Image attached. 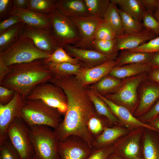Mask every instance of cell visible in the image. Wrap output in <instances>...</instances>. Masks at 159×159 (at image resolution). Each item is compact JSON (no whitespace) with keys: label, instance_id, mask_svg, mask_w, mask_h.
<instances>
[{"label":"cell","instance_id":"cell-1","mask_svg":"<svg viewBox=\"0 0 159 159\" xmlns=\"http://www.w3.org/2000/svg\"><path fill=\"white\" fill-rule=\"evenodd\" d=\"M49 82L61 87L67 98V108L64 119L54 131L59 142L70 136H78L93 149L94 137L89 131L88 122L97 113L86 88L75 76H53Z\"/></svg>","mask_w":159,"mask_h":159},{"label":"cell","instance_id":"cell-2","mask_svg":"<svg viewBox=\"0 0 159 159\" xmlns=\"http://www.w3.org/2000/svg\"><path fill=\"white\" fill-rule=\"evenodd\" d=\"M9 66V72L0 82V85L15 90L26 98L35 86L48 82L52 76L43 59Z\"/></svg>","mask_w":159,"mask_h":159},{"label":"cell","instance_id":"cell-3","mask_svg":"<svg viewBox=\"0 0 159 159\" xmlns=\"http://www.w3.org/2000/svg\"><path fill=\"white\" fill-rule=\"evenodd\" d=\"M51 54L37 48L32 40L22 33L5 50L0 59L7 66L49 58Z\"/></svg>","mask_w":159,"mask_h":159},{"label":"cell","instance_id":"cell-4","mask_svg":"<svg viewBox=\"0 0 159 159\" xmlns=\"http://www.w3.org/2000/svg\"><path fill=\"white\" fill-rule=\"evenodd\" d=\"M63 115L57 109L38 100L26 99L21 110V118L29 127L43 125L54 129L62 121Z\"/></svg>","mask_w":159,"mask_h":159},{"label":"cell","instance_id":"cell-5","mask_svg":"<svg viewBox=\"0 0 159 159\" xmlns=\"http://www.w3.org/2000/svg\"><path fill=\"white\" fill-rule=\"evenodd\" d=\"M29 130L35 153L33 159H59V141L54 130L43 125L29 127Z\"/></svg>","mask_w":159,"mask_h":159},{"label":"cell","instance_id":"cell-6","mask_svg":"<svg viewBox=\"0 0 159 159\" xmlns=\"http://www.w3.org/2000/svg\"><path fill=\"white\" fill-rule=\"evenodd\" d=\"M149 78L148 73H145L124 79L121 87L117 91L104 96L125 107L133 115L139 103V87L142 83Z\"/></svg>","mask_w":159,"mask_h":159},{"label":"cell","instance_id":"cell-7","mask_svg":"<svg viewBox=\"0 0 159 159\" xmlns=\"http://www.w3.org/2000/svg\"><path fill=\"white\" fill-rule=\"evenodd\" d=\"M48 15L53 37L59 47L64 48L66 44L74 45L79 42L80 38L79 31L70 18L56 9Z\"/></svg>","mask_w":159,"mask_h":159},{"label":"cell","instance_id":"cell-8","mask_svg":"<svg viewBox=\"0 0 159 159\" xmlns=\"http://www.w3.org/2000/svg\"><path fill=\"white\" fill-rule=\"evenodd\" d=\"M27 100H40L49 106L58 110L64 115L67 108V96L62 89L52 83H39L30 91Z\"/></svg>","mask_w":159,"mask_h":159},{"label":"cell","instance_id":"cell-9","mask_svg":"<svg viewBox=\"0 0 159 159\" xmlns=\"http://www.w3.org/2000/svg\"><path fill=\"white\" fill-rule=\"evenodd\" d=\"M7 134L21 159H33L35 153L30 137L29 127L21 117L16 118L11 122Z\"/></svg>","mask_w":159,"mask_h":159},{"label":"cell","instance_id":"cell-10","mask_svg":"<svg viewBox=\"0 0 159 159\" xmlns=\"http://www.w3.org/2000/svg\"><path fill=\"white\" fill-rule=\"evenodd\" d=\"M145 127L131 130L113 144L114 153L122 159L143 158L142 138Z\"/></svg>","mask_w":159,"mask_h":159},{"label":"cell","instance_id":"cell-11","mask_svg":"<svg viewBox=\"0 0 159 159\" xmlns=\"http://www.w3.org/2000/svg\"><path fill=\"white\" fill-rule=\"evenodd\" d=\"M81 138L72 135L58 142L57 151L59 159H88L93 150Z\"/></svg>","mask_w":159,"mask_h":159},{"label":"cell","instance_id":"cell-12","mask_svg":"<svg viewBox=\"0 0 159 159\" xmlns=\"http://www.w3.org/2000/svg\"><path fill=\"white\" fill-rule=\"evenodd\" d=\"M69 18L77 28L80 36L79 42L73 46L81 49H93L92 44L97 29L104 19L92 16Z\"/></svg>","mask_w":159,"mask_h":159},{"label":"cell","instance_id":"cell-13","mask_svg":"<svg viewBox=\"0 0 159 159\" xmlns=\"http://www.w3.org/2000/svg\"><path fill=\"white\" fill-rule=\"evenodd\" d=\"M26 98L16 92L13 99L8 103L0 104V145L8 138V127L14 119L21 117V110Z\"/></svg>","mask_w":159,"mask_h":159},{"label":"cell","instance_id":"cell-14","mask_svg":"<svg viewBox=\"0 0 159 159\" xmlns=\"http://www.w3.org/2000/svg\"><path fill=\"white\" fill-rule=\"evenodd\" d=\"M139 103L133 115L137 118L147 113L159 99V84L149 78L138 89Z\"/></svg>","mask_w":159,"mask_h":159},{"label":"cell","instance_id":"cell-15","mask_svg":"<svg viewBox=\"0 0 159 159\" xmlns=\"http://www.w3.org/2000/svg\"><path fill=\"white\" fill-rule=\"evenodd\" d=\"M64 48L70 56L79 60L82 69L93 67L117 58L103 54L94 49H81L69 44H66Z\"/></svg>","mask_w":159,"mask_h":159},{"label":"cell","instance_id":"cell-16","mask_svg":"<svg viewBox=\"0 0 159 159\" xmlns=\"http://www.w3.org/2000/svg\"><path fill=\"white\" fill-rule=\"evenodd\" d=\"M22 33L30 39L37 48L50 54L59 47L53 37L52 29L37 28L25 24Z\"/></svg>","mask_w":159,"mask_h":159},{"label":"cell","instance_id":"cell-17","mask_svg":"<svg viewBox=\"0 0 159 159\" xmlns=\"http://www.w3.org/2000/svg\"><path fill=\"white\" fill-rule=\"evenodd\" d=\"M92 90L96 95L107 104L113 114L118 120L120 124L130 130L139 127H143L159 132V130L155 129L148 124L140 121L125 107L115 103L96 91Z\"/></svg>","mask_w":159,"mask_h":159},{"label":"cell","instance_id":"cell-18","mask_svg":"<svg viewBox=\"0 0 159 159\" xmlns=\"http://www.w3.org/2000/svg\"><path fill=\"white\" fill-rule=\"evenodd\" d=\"M115 66V60L109 61L93 67L82 68L75 76L82 86L86 87L109 74Z\"/></svg>","mask_w":159,"mask_h":159},{"label":"cell","instance_id":"cell-19","mask_svg":"<svg viewBox=\"0 0 159 159\" xmlns=\"http://www.w3.org/2000/svg\"><path fill=\"white\" fill-rule=\"evenodd\" d=\"M11 15L19 16L22 22L32 27L47 29H52L48 15L13 6L8 14V16Z\"/></svg>","mask_w":159,"mask_h":159},{"label":"cell","instance_id":"cell-20","mask_svg":"<svg viewBox=\"0 0 159 159\" xmlns=\"http://www.w3.org/2000/svg\"><path fill=\"white\" fill-rule=\"evenodd\" d=\"M130 130L120 123L111 127H105L102 132L94 137L92 147L94 150H97L112 145Z\"/></svg>","mask_w":159,"mask_h":159},{"label":"cell","instance_id":"cell-21","mask_svg":"<svg viewBox=\"0 0 159 159\" xmlns=\"http://www.w3.org/2000/svg\"><path fill=\"white\" fill-rule=\"evenodd\" d=\"M158 36L145 29L137 34H124L116 38L117 48L118 51L134 49Z\"/></svg>","mask_w":159,"mask_h":159},{"label":"cell","instance_id":"cell-22","mask_svg":"<svg viewBox=\"0 0 159 159\" xmlns=\"http://www.w3.org/2000/svg\"><path fill=\"white\" fill-rule=\"evenodd\" d=\"M55 9L69 18L91 16L84 0H58Z\"/></svg>","mask_w":159,"mask_h":159},{"label":"cell","instance_id":"cell-23","mask_svg":"<svg viewBox=\"0 0 159 159\" xmlns=\"http://www.w3.org/2000/svg\"><path fill=\"white\" fill-rule=\"evenodd\" d=\"M142 150L143 159H159V132L145 128Z\"/></svg>","mask_w":159,"mask_h":159},{"label":"cell","instance_id":"cell-24","mask_svg":"<svg viewBox=\"0 0 159 159\" xmlns=\"http://www.w3.org/2000/svg\"><path fill=\"white\" fill-rule=\"evenodd\" d=\"M152 68L149 63L130 64L115 66L109 74L117 78L123 80L143 73H148Z\"/></svg>","mask_w":159,"mask_h":159},{"label":"cell","instance_id":"cell-25","mask_svg":"<svg viewBox=\"0 0 159 159\" xmlns=\"http://www.w3.org/2000/svg\"><path fill=\"white\" fill-rule=\"evenodd\" d=\"M118 5L120 9L137 21L142 23L143 18L146 11L141 0H111Z\"/></svg>","mask_w":159,"mask_h":159},{"label":"cell","instance_id":"cell-26","mask_svg":"<svg viewBox=\"0 0 159 159\" xmlns=\"http://www.w3.org/2000/svg\"><path fill=\"white\" fill-rule=\"evenodd\" d=\"M122 80L120 79L109 74L103 77L96 83L88 87L105 96L113 93L121 87Z\"/></svg>","mask_w":159,"mask_h":159},{"label":"cell","instance_id":"cell-27","mask_svg":"<svg viewBox=\"0 0 159 159\" xmlns=\"http://www.w3.org/2000/svg\"><path fill=\"white\" fill-rule=\"evenodd\" d=\"M153 53L122 51L115 60L116 66L138 63L149 64Z\"/></svg>","mask_w":159,"mask_h":159},{"label":"cell","instance_id":"cell-28","mask_svg":"<svg viewBox=\"0 0 159 159\" xmlns=\"http://www.w3.org/2000/svg\"><path fill=\"white\" fill-rule=\"evenodd\" d=\"M85 88L87 93L94 105L97 113L106 119L113 125L119 123L118 120L107 104L96 95L91 89L88 87Z\"/></svg>","mask_w":159,"mask_h":159},{"label":"cell","instance_id":"cell-29","mask_svg":"<svg viewBox=\"0 0 159 159\" xmlns=\"http://www.w3.org/2000/svg\"><path fill=\"white\" fill-rule=\"evenodd\" d=\"M117 5L110 1L103 18L112 27L117 37L125 34Z\"/></svg>","mask_w":159,"mask_h":159},{"label":"cell","instance_id":"cell-30","mask_svg":"<svg viewBox=\"0 0 159 159\" xmlns=\"http://www.w3.org/2000/svg\"><path fill=\"white\" fill-rule=\"evenodd\" d=\"M52 75L65 76H75L82 68L80 64H75L69 63H54L43 59Z\"/></svg>","mask_w":159,"mask_h":159},{"label":"cell","instance_id":"cell-31","mask_svg":"<svg viewBox=\"0 0 159 159\" xmlns=\"http://www.w3.org/2000/svg\"><path fill=\"white\" fill-rule=\"evenodd\" d=\"M25 24L21 22L0 33V52L5 50L22 34Z\"/></svg>","mask_w":159,"mask_h":159},{"label":"cell","instance_id":"cell-32","mask_svg":"<svg viewBox=\"0 0 159 159\" xmlns=\"http://www.w3.org/2000/svg\"><path fill=\"white\" fill-rule=\"evenodd\" d=\"M125 34H135L142 32L143 30L142 23L135 20L130 15L119 9Z\"/></svg>","mask_w":159,"mask_h":159},{"label":"cell","instance_id":"cell-33","mask_svg":"<svg viewBox=\"0 0 159 159\" xmlns=\"http://www.w3.org/2000/svg\"><path fill=\"white\" fill-rule=\"evenodd\" d=\"M116 38L110 40L95 39L93 49L105 55L117 57L119 51L116 47Z\"/></svg>","mask_w":159,"mask_h":159},{"label":"cell","instance_id":"cell-34","mask_svg":"<svg viewBox=\"0 0 159 159\" xmlns=\"http://www.w3.org/2000/svg\"><path fill=\"white\" fill-rule=\"evenodd\" d=\"M55 0H28L26 9L45 14L48 15L55 9Z\"/></svg>","mask_w":159,"mask_h":159},{"label":"cell","instance_id":"cell-35","mask_svg":"<svg viewBox=\"0 0 159 159\" xmlns=\"http://www.w3.org/2000/svg\"><path fill=\"white\" fill-rule=\"evenodd\" d=\"M91 16L103 18L110 0H84Z\"/></svg>","mask_w":159,"mask_h":159},{"label":"cell","instance_id":"cell-36","mask_svg":"<svg viewBox=\"0 0 159 159\" xmlns=\"http://www.w3.org/2000/svg\"><path fill=\"white\" fill-rule=\"evenodd\" d=\"M87 125L89 131L94 138L102 132L105 127L114 126L106 119L97 113L90 119Z\"/></svg>","mask_w":159,"mask_h":159},{"label":"cell","instance_id":"cell-37","mask_svg":"<svg viewBox=\"0 0 159 159\" xmlns=\"http://www.w3.org/2000/svg\"><path fill=\"white\" fill-rule=\"evenodd\" d=\"M44 59L47 62L54 63L66 62L75 64H80L77 59L71 57L64 48L59 47L51 54L49 58Z\"/></svg>","mask_w":159,"mask_h":159},{"label":"cell","instance_id":"cell-38","mask_svg":"<svg viewBox=\"0 0 159 159\" xmlns=\"http://www.w3.org/2000/svg\"><path fill=\"white\" fill-rule=\"evenodd\" d=\"M117 36L110 25L105 21L101 22L97 27L95 35V39L110 40Z\"/></svg>","mask_w":159,"mask_h":159},{"label":"cell","instance_id":"cell-39","mask_svg":"<svg viewBox=\"0 0 159 159\" xmlns=\"http://www.w3.org/2000/svg\"><path fill=\"white\" fill-rule=\"evenodd\" d=\"M0 159H21L8 138L0 145Z\"/></svg>","mask_w":159,"mask_h":159},{"label":"cell","instance_id":"cell-40","mask_svg":"<svg viewBox=\"0 0 159 159\" xmlns=\"http://www.w3.org/2000/svg\"><path fill=\"white\" fill-rule=\"evenodd\" d=\"M142 22L145 29L159 36V22L154 16L153 12L147 10Z\"/></svg>","mask_w":159,"mask_h":159},{"label":"cell","instance_id":"cell-41","mask_svg":"<svg viewBox=\"0 0 159 159\" xmlns=\"http://www.w3.org/2000/svg\"><path fill=\"white\" fill-rule=\"evenodd\" d=\"M126 50L130 52H139L148 53L159 52V36L136 48Z\"/></svg>","mask_w":159,"mask_h":159},{"label":"cell","instance_id":"cell-42","mask_svg":"<svg viewBox=\"0 0 159 159\" xmlns=\"http://www.w3.org/2000/svg\"><path fill=\"white\" fill-rule=\"evenodd\" d=\"M113 144L97 150H94L88 159H107L114 152Z\"/></svg>","mask_w":159,"mask_h":159},{"label":"cell","instance_id":"cell-43","mask_svg":"<svg viewBox=\"0 0 159 159\" xmlns=\"http://www.w3.org/2000/svg\"><path fill=\"white\" fill-rule=\"evenodd\" d=\"M21 22H22L18 16L16 15L8 16L0 21V33Z\"/></svg>","mask_w":159,"mask_h":159},{"label":"cell","instance_id":"cell-44","mask_svg":"<svg viewBox=\"0 0 159 159\" xmlns=\"http://www.w3.org/2000/svg\"><path fill=\"white\" fill-rule=\"evenodd\" d=\"M159 115V99L151 109L146 114L137 118L140 121L146 124Z\"/></svg>","mask_w":159,"mask_h":159},{"label":"cell","instance_id":"cell-45","mask_svg":"<svg viewBox=\"0 0 159 159\" xmlns=\"http://www.w3.org/2000/svg\"><path fill=\"white\" fill-rule=\"evenodd\" d=\"M16 91L0 86V104L4 105L9 102L14 97Z\"/></svg>","mask_w":159,"mask_h":159},{"label":"cell","instance_id":"cell-46","mask_svg":"<svg viewBox=\"0 0 159 159\" xmlns=\"http://www.w3.org/2000/svg\"><path fill=\"white\" fill-rule=\"evenodd\" d=\"M14 6L13 0H0V19H3L8 16L9 12Z\"/></svg>","mask_w":159,"mask_h":159},{"label":"cell","instance_id":"cell-47","mask_svg":"<svg viewBox=\"0 0 159 159\" xmlns=\"http://www.w3.org/2000/svg\"><path fill=\"white\" fill-rule=\"evenodd\" d=\"M144 7L147 11L153 12L159 9V0H141Z\"/></svg>","mask_w":159,"mask_h":159},{"label":"cell","instance_id":"cell-48","mask_svg":"<svg viewBox=\"0 0 159 159\" xmlns=\"http://www.w3.org/2000/svg\"><path fill=\"white\" fill-rule=\"evenodd\" d=\"M148 74L149 79L159 84V69L152 68Z\"/></svg>","mask_w":159,"mask_h":159},{"label":"cell","instance_id":"cell-49","mask_svg":"<svg viewBox=\"0 0 159 159\" xmlns=\"http://www.w3.org/2000/svg\"><path fill=\"white\" fill-rule=\"evenodd\" d=\"M9 66H6L0 59V82L9 72Z\"/></svg>","mask_w":159,"mask_h":159},{"label":"cell","instance_id":"cell-50","mask_svg":"<svg viewBox=\"0 0 159 159\" xmlns=\"http://www.w3.org/2000/svg\"><path fill=\"white\" fill-rule=\"evenodd\" d=\"M149 64L152 68L159 69V52L153 53Z\"/></svg>","mask_w":159,"mask_h":159},{"label":"cell","instance_id":"cell-51","mask_svg":"<svg viewBox=\"0 0 159 159\" xmlns=\"http://www.w3.org/2000/svg\"><path fill=\"white\" fill-rule=\"evenodd\" d=\"M28 0H14V7L20 9H26Z\"/></svg>","mask_w":159,"mask_h":159},{"label":"cell","instance_id":"cell-52","mask_svg":"<svg viewBox=\"0 0 159 159\" xmlns=\"http://www.w3.org/2000/svg\"><path fill=\"white\" fill-rule=\"evenodd\" d=\"M148 124L155 129L159 130V115L153 118Z\"/></svg>","mask_w":159,"mask_h":159},{"label":"cell","instance_id":"cell-53","mask_svg":"<svg viewBox=\"0 0 159 159\" xmlns=\"http://www.w3.org/2000/svg\"><path fill=\"white\" fill-rule=\"evenodd\" d=\"M107 159H122L114 152L109 156Z\"/></svg>","mask_w":159,"mask_h":159},{"label":"cell","instance_id":"cell-54","mask_svg":"<svg viewBox=\"0 0 159 159\" xmlns=\"http://www.w3.org/2000/svg\"><path fill=\"white\" fill-rule=\"evenodd\" d=\"M153 14L155 19L159 22V9L155 10L154 11Z\"/></svg>","mask_w":159,"mask_h":159},{"label":"cell","instance_id":"cell-55","mask_svg":"<svg viewBox=\"0 0 159 159\" xmlns=\"http://www.w3.org/2000/svg\"><path fill=\"white\" fill-rule=\"evenodd\" d=\"M143 159L142 158H136V159Z\"/></svg>","mask_w":159,"mask_h":159}]
</instances>
